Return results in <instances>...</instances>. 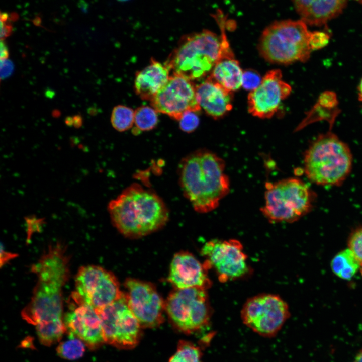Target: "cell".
Returning <instances> with one entry per match:
<instances>
[{"label":"cell","instance_id":"1","mask_svg":"<svg viewBox=\"0 0 362 362\" xmlns=\"http://www.w3.org/2000/svg\"><path fill=\"white\" fill-rule=\"evenodd\" d=\"M69 262L64 246L57 244L50 246L32 267L37 282L21 315L35 326L40 341L45 346L59 341L66 331L62 291L69 275Z\"/></svg>","mask_w":362,"mask_h":362},{"label":"cell","instance_id":"28","mask_svg":"<svg viewBox=\"0 0 362 362\" xmlns=\"http://www.w3.org/2000/svg\"><path fill=\"white\" fill-rule=\"evenodd\" d=\"M348 247L362 266V228L355 230L350 235Z\"/></svg>","mask_w":362,"mask_h":362},{"label":"cell","instance_id":"17","mask_svg":"<svg viewBox=\"0 0 362 362\" xmlns=\"http://www.w3.org/2000/svg\"><path fill=\"white\" fill-rule=\"evenodd\" d=\"M203 265L193 255L181 252L174 255L170 265L168 279L177 289H206L210 282Z\"/></svg>","mask_w":362,"mask_h":362},{"label":"cell","instance_id":"6","mask_svg":"<svg viewBox=\"0 0 362 362\" xmlns=\"http://www.w3.org/2000/svg\"><path fill=\"white\" fill-rule=\"evenodd\" d=\"M312 34L301 20L276 21L262 33L258 51L262 57L272 63L288 64L298 61L305 62L312 51Z\"/></svg>","mask_w":362,"mask_h":362},{"label":"cell","instance_id":"32","mask_svg":"<svg viewBox=\"0 0 362 362\" xmlns=\"http://www.w3.org/2000/svg\"><path fill=\"white\" fill-rule=\"evenodd\" d=\"M317 103L326 108L334 109H336L338 102L334 93L327 91L321 94Z\"/></svg>","mask_w":362,"mask_h":362},{"label":"cell","instance_id":"22","mask_svg":"<svg viewBox=\"0 0 362 362\" xmlns=\"http://www.w3.org/2000/svg\"><path fill=\"white\" fill-rule=\"evenodd\" d=\"M331 267L333 273L338 277L350 280L357 272L360 264L351 250L344 249L333 258Z\"/></svg>","mask_w":362,"mask_h":362},{"label":"cell","instance_id":"21","mask_svg":"<svg viewBox=\"0 0 362 362\" xmlns=\"http://www.w3.org/2000/svg\"><path fill=\"white\" fill-rule=\"evenodd\" d=\"M243 72L234 57L225 58L217 61L209 77L226 89L233 92L242 86Z\"/></svg>","mask_w":362,"mask_h":362},{"label":"cell","instance_id":"14","mask_svg":"<svg viewBox=\"0 0 362 362\" xmlns=\"http://www.w3.org/2000/svg\"><path fill=\"white\" fill-rule=\"evenodd\" d=\"M128 303L141 327L153 328L163 322L165 303L149 283L129 279L125 284Z\"/></svg>","mask_w":362,"mask_h":362},{"label":"cell","instance_id":"34","mask_svg":"<svg viewBox=\"0 0 362 362\" xmlns=\"http://www.w3.org/2000/svg\"><path fill=\"white\" fill-rule=\"evenodd\" d=\"M16 256V254L11 253H8V252H6L5 250H3V249L1 248V266L3 265V264H5L6 262H7L8 260H9L10 259H12L13 258H14Z\"/></svg>","mask_w":362,"mask_h":362},{"label":"cell","instance_id":"39","mask_svg":"<svg viewBox=\"0 0 362 362\" xmlns=\"http://www.w3.org/2000/svg\"><path fill=\"white\" fill-rule=\"evenodd\" d=\"M355 1L358 2L360 3H362V0H355Z\"/></svg>","mask_w":362,"mask_h":362},{"label":"cell","instance_id":"23","mask_svg":"<svg viewBox=\"0 0 362 362\" xmlns=\"http://www.w3.org/2000/svg\"><path fill=\"white\" fill-rule=\"evenodd\" d=\"M135 111L124 106H115L111 116V122L114 129L123 132L131 128L134 123Z\"/></svg>","mask_w":362,"mask_h":362},{"label":"cell","instance_id":"38","mask_svg":"<svg viewBox=\"0 0 362 362\" xmlns=\"http://www.w3.org/2000/svg\"><path fill=\"white\" fill-rule=\"evenodd\" d=\"M354 362H362V350L357 355Z\"/></svg>","mask_w":362,"mask_h":362},{"label":"cell","instance_id":"16","mask_svg":"<svg viewBox=\"0 0 362 362\" xmlns=\"http://www.w3.org/2000/svg\"><path fill=\"white\" fill-rule=\"evenodd\" d=\"M75 303L63 317L69 336L77 338L90 349L105 342L102 322L97 310L72 296Z\"/></svg>","mask_w":362,"mask_h":362},{"label":"cell","instance_id":"25","mask_svg":"<svg viewBox=\"0 0 362 362\" xmlns=\"http://www.w3.org/2000/svg\"><path fill=\"white\" fill-rule=\"evenodd\" d=\"M168 362H202L201 350L193 343L181 340Z\"/></svg>","mask_w":362,"mask_h":362},{"label":"cell","instance_id":"33","mask_svg":"<svg viewBox=\"0 0 362 362\" xmlns=\"http://www.w3.org/2000/svg\"><path fill=\"white\" fill-rule=\"evenodd\" d=\"M14 70V65L9 60H1V77L5 79L10 76Z\"/></svg>","mask_w":362,"mask_h":362},{"label":"cell","instance_id":"10","mask_svg":"<svg viewBox=\"0 0 362 362\" xmlns=\"http://www.w3.org/2000/svg\"><path fill=\"white\" fill-rule=\"evenodd\" d=\"M97 311L105 342L120 348H132L137 345L141 326L129 306L125 294Z\"/></svg>","mask_w":362,"mask_h":362},{"label":"cell","instance_id":"13","mask_svg":"<svg viewBox=\"0 0 362 362\" xmlns=\"http://www.w3.org/2000/svg\"><path fill=\"white\" fill-rule=\"evenodd\" d=\"M150 101L157 112L178 121L185 112H198L201 109L196 86L192 80L176 74L170 76L166 84Z\"/></svg>","mask_w":362,"mask_h":362},{"label":"cell","instance_id":"35","mask_svg":"<svg viewBox=\"0 0 362 362\" xmlns=\"http://www.w3.org/2000/svg\"><path fill=\"white\" fill-rule=\"evenodd\" d=\"M1 60L7 59L9 56L8 48L3 40H1Z\"/></svg>","mask_w":362,"mask_h":362},{"label":"cell","instance_id":"30","mask_svg":"<svg viewBox=\"0 0 362 362\" xmlns=\"http://www.w3.org/2000/svg\"><path fill=\"white\" fill-rule=\"evenodd\" d=\"M261 78L258 73L253 70H248L243 72L242 86L246 89L252 90L260 84Z\"/></svg>","mask_w":362,"mask_h":362},{"label":"cell","instance_id":"4","mask_svg":"<svg viewBox=\"0 0 362 362\" xmlns=\"http://www.w3.org/2000/svg\"><path fill=\"white\" fill-rule=\"evenodd\" d=\"M221 35L208 30L183 36L164 63L172 74L190 80L203 78L220 59L222 49L230 47L224 27Z\"/></svg>","mask_w":362,"mask_h":362},{"label":"cell","instance_id":"11","mask_svg":"<svg viewBox=\"0 0 362 362\" xmlns=\"http://www.w3.org/2000/svg\"><path fill=\"white\" fill-rule=\"evenodd\" d=\"M74 298L97 310L110 304L123 293L114 275L94 265L81 266L75 277Z\"/></svg>","mask_w":362,"mask_h":362},{"label":"cell","instance_id":"40","mask_svg":"<svg viewBox=\"0 0 362 362\" xmlns=\"http://www.w3.org/2000/svg\"><path fill=\"white\" fill-rule=\"evenodd\" d=\"M360 269H361V275H362V266H360Z\"/></svg>","mask_w":362,"mask_h":362},{"label":"cell","instance_id":"5","mask_svg":"<svg viewBox=\"0 0 362 362\" xmlns=\"http://www.w3.org/2000/svg\"><path fill=\"white\" fill-rule=\"evenodd\" d=\"M352 156L348 145L334 134H321L307 150L304 170L307 177L321 185H338L348 176Z\"/></svg>","mask_w":362,"mask_h":362},{"label":"cell","instance_id":"37","mask_svg":"<svg viewBox=\"0 0 362 362\" xmlns=\"http://www.w3.org/2000/svg\"><path fill=\"white\" fill-rule=\"evenodd\" d=\"M358 99L360 101H362V79L360 81L359 85L358 87Z\"/></svg>","mask_w":362,"mask_h":362},{"label":"cell","instance_id":"7","mask_svg":"<svg viewBox=\"0 0 362 362\" xmlns=\"http://www.w3.org/2000/svg\"><path fill=\"white\" fill-rule=\"evenodd\" d=\"M265 204L261 211L273 222H293L308 213L311 209V191L302 180L288 178L267 183Z\"/></svg>","mask_w":362,"mask_h":362},{"label":"cell","instance_id":"8","mask_svg":"<svg viewBox=\"0 0 362 362\" xmlns=\"http://www.w3.org/2000/svg\"><path fill=\"white\" fill-rule=\"evenodd\" d=\"M206 290L201 287L177 289L169 295L165 309L179 330L190 333L208 324L211 310Z\"/></svg>","mask_w":362,"mask_h":362},{"label":"cell","instance_id":"3","mask_svg":"<svg viewBox=\"0 0 362 362\" xmlns=\"http://www.w3.org/2000/svg\"><path fill=\"white\" fill-rule=\"evenodd\" d=\"M108 209L113 225L124 236L132 238L160 229L169 217L162 199L138 184L130 185L111 201Z\"/></svg>","mask_w":362,"mask_h":362},{"label":"cell","instance_id":"27","mask_svg":"<svg viewBox=\"0 0 362 362\" xmlns=\"http://www.w3.org/2000/svg\"><path fill=\"white\" fill-rule=\"evenodd\" d=\"M178 121L180 129L186 133L193 132L199 124V117L195 111L185 112Z\"/></svg>","mask_w":362,"mask_h":362},{"label":"cell","instance_id":"19","mask_svg":"<svg viewBox=\"0 0 362 362\" xmlns=\"http://www.w3.org/2000/svg\"><path fill=\"white\" fill-rule=\"evenodd\" d=\"M301 20L306 24L320 26L338 16L347 0H291Z\"/></svg>","mask_w":362,"mask_h":362},{"label":"cell","instance_id":"18","mask_svg":"<svg viewBox=\"0 0 362 362\" xmlns=\"http://www.w3.org/2000/svg\"><path fill=\"white\" fill-rule=\"evenodd\" d=\"M196 93L201 109L214 119L223 117L232 108V92L210 77L196 86Z\"/></svg>","mask_w":362,"mask_h":362},{"label":"cell","instance_id":"2","mask_svg":"<svg viewBox=\"0 0 362 362\" xmlns=\"http://www.w3.org/2000/svg\"><path fill=\"white\" fill-rule=\"evenodd\" d=\"M224 161L205 149L190 153L181 161L179 180L185 197L198 213L216 209L229 192V178Z\"/></svg>","mask_w":362,"mask_h":362},{"label":"cell","instance_id":"15","mask_svg":"<svg viewBox=\"0 0 362 362\" xmlns=\"http://www.w3.org/2000/svg\"><path fill=\"white\" fill-rule=\"evenodd\" d=\"M291 90L290 85L283 80L280 70L269 71L262 78L259 86L248 95L249 112L260 118L272 117Z\"/></svg>","mask_w":362,"mask_h":362},{"label":"cell","instance_id":"24","mask_svg":"<svg viewBox=\"0 0 362 362\" xmlns=\"http://www.w3.org/2000/svg\"><path fill=\"white\" fill-rule=\"evenodd\" d=\"M158 121L157 112L152 107L142 106L135 111L134 124L138 130H152L157 125Z\"/></svg>","mask_w":362,"mask_h":362},{"label":"cell","instance_id":"12","mask_svg":"<svg viewBox=\"0 0 362 362\" xmlns=\"http://www.w3.org/2000/svg\"><path fill=\"white\" fill-rule=\"evenodd\" d=\"M206 266L215 271L221 282L234 280L248 272L247 257L237 240L214 239L205 243L201 250Z\"/></svg>","mask_w":362,"mask_h":362},{"label":"cell","instance_id":"36","mask_svg":"<svg viewBox=\"0 0 362 362\" xmlns=\"http://www.w3.org/2000/svg\"><path fill=\"white\" fill-rule=\"evenodd\" d=\"M73 123L76 127H79L81 124V120L80 117L76 116L73 117L72 118V124Z\"/></svg>","mask_w":362,"mask_h":362},{"label":"cell","instance_id":"20","mask_svg":"<svg viewBox=\"0 0 362 362\" xmlns=\"http://www.w3.org/2000/svg\"><path fill=\"white\" fill-rule=\"evenodd\" d=\"M170 72L165 64L152 59L148 65L136 73L134 89L137 95L151 101L167 82Z\"/></svg>","mask_w":362,"mask_h":362},{"label":"cell","instance_id":"29","mask_svg":"<svg viewBox=\"0 0 362 362\" xmlns=\"http://www.w3.org/2000/svg\"><path fill=\"white\" fill-rule=\"evenodd\" d=\"M18 16L15 13L9 14L1 13V40H4L12 32V22L16 20Z\"/></svg>","mask_w":362,"mask_h":362},{"label":"cell","instance_id":"9","mask_svg":"<svg viewBox=\"0 0 362 362\" xmlns=\"http://www.w3.org/2000/svg\"><path fill=\"white\" fill-rule=\"evenodd\" d=\"M289 316L287 303L273 294H260L249 298L241 311V319L246 326L267 337L276 335Z\"/></svg>","mask_w":362,"mask_h":362},{"label":"cell","instance_id":"31","mask_svg":"<svg viewBox=\"0 0 362 362\" xmlns=\"http://www.w3.org/2000/svg\"><path fill=\"white\" fill-rule=\"evenodd\" d=\"M330 35L326 32H312L311 39L312 50H316L324 47L329 43Z\"/></svg>","mask_w":362,"mask_h":362},{"label":"cell","instance_id":"26","mask_svg":"<svg viewBox=\"0 0 362 362\" xmlns=\"http://www.w3.org/2000/svg\"><path fill=\"white\" fill-rule=\"evenodd\" d=\"M85 345L80 339L69 336L68 340L60 343L57 348V353L61 358L68 360L76 359L83 355Z\"/></svg>","mask_w":362,"mask_h":362}]
</instances>
